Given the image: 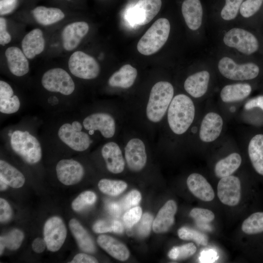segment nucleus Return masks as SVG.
Returning <instances> with one entry per match:
<instances>
[{"label": "nucleus", "instance_id": "nucleus-11", "mask_svg": "<svg viewBox=\"0 0 263 263\" xmlns=\"http://www.w3.org/2000/svg\"><path fill=\"white\" fill-rule=\"evenodd\" d=\"M67 232L66 227L61 218L53 216L49 218L43 228L44 239L47 249L51 252L58 251L65 241Z\"/></svg>", "mask_w": 263, "mask_h": 263}, {"label": "nucleus", "instance_id": "nucleus-30", "mask_svg": "<svg viewBox=\"0 0 263 263\" xmlns=\"http://www.w3.org/2000/svg\"><path fill=\"white\" fill-rule=\"evenodd\" d=\"M251 90V86L247 83L227 85L221 90L220 96L224 102L240 101L246 98Z\"/></svg>", "mask_w": 263, "mask_h": 263}, {"label": "nucleus", "instance_id": "nucleus-37", "mask_svg": "<svg viewBox=\"0 0 263 263\" xmlns=\"http://www.w3.org/2000/svg\"><path fill=\"white\" fill-rule=\"evenodd\" d=\"M178 235L182 240H193L199 245L205 246L208 243V237L207 235L188 227L179 228Z\"/></svg>", "mask_w": 263, "mask_h": 263}, {"label": "nucleus", "instance_id": "nucleus-46", "mask_svg": "<svg viewBox=\"0 0 263 263\" xmlns=\"http://www.w3.org/2000/svg\"><path fill=\"white\" fill-rule=\"evenodd\" d=\"M115 220H100L96 222L93 226V231L96 233L114 232Z\"/></svg>", "mask_w": 263, "mask_h": 263}, {"label": "nucleus", "instance_id": "nucleus-8", "mask_svg": "<svg viewBox=\"0 0 263 263\" xmlns=\"http://www.w3.org/2000/svg\"><path fill=\"white\" fill-rule=\"evenodd\" d=\"M218 67L224 77L233 80L252 79L256 77L260 72L259 66L254 63L239 64L227 56L223 57L220 60Z\"/></svg>", "mask_w": 263, "mask_h": 263}, {"label": "nucleus", "instance_id": "nucleus-50", "mask_svg": "<svg viewBox=\"0 0 263 263\" xmlns=\"http://www.w3.org/2000/svg\"><path fill=\"white\" fill-rule=\"evenodd\" d=\"M71 263H96L97 260L94 257L85 253H78L75 256Z\"/></svg>", "mask_w": 263, "mask_h": 263}, {"label": "nucleus", "instance_id": "nucleus-10", "mask_svg": "<svg viewBox=\"0 0 263 263\" xmlns=\"http://www.w3.org/2000/svg\"><path fill=\"white\" fill-rule=\"evenodd\" d=\"M223 41L228 47L236 49L240 52L250 55L259 48L256 37L250 32L239 28L229 30L224 35Z\"/></svg>", "mask_w": 263, "mask_h": 263}, {"label": "nucleus", "instance_id": "nucleus-40", "mask_svg": "<svg viewBox=\"0 0 263 263\" xmlns=\"http://www.w3.org/2000/svg\"><path fill=\"white\" fill-rule=\"evenodd\" d=\"M244 0H225V4L222 9L221 16L225 20L234 19L238 15Z\"/></svg>", "mask_w": 263, "mask_h": 263}, {"label": "nucleus", "instance_id": "nucleus-52", "mask_svg": "<svg viewBox=\"0 0 263 263\" xmlns=\"http://www.w3.org/2000/svg\"><path fill=\"white\" fill-rule=\"evenodd\" d=\"M46 244L44 239L37 238L33 242L32 247L34 252L37 253H42L45 249Z\"/></svg>", "mask_w": 263, "mask_h": 263}, {"label": "nucleus", "instance_id": "nucleus-17", "mask_svg": "<svg viewBox=\"0 0 263 263\" xmlns=\"http://www.w3.org/2000/svg\"><path fill=\"white\" fill-rule=\"evenodd\" d=\"M8 67L15 76H22L29 71V63L22 50L16 46L8 47L5 52Z\"/></svg>", "mask_w": 263, "mask_h": 263}, {"label": "nucleus", "instance_id": "nucleus-15", "mask_svg": "<svg viewBox=\"0 0 263 263\" xmlns=\"http://www.w3.org/2000/svg\"><path fill=\"white\" fill-rule=\"evenodd\" d=\"M125 156L129 168L133 171L142 169L147 162V154L143 142L138 138L131 139L125 147Z\"/></svg>", "mask_w": 263, "mask_h": 263}, {"label": "nucleus", "instance_id": "nucleus-4", "mask_svg": "<svg viewBox=\"0 0 263 263\" xmlns=\"http://www.w3.org/2000/svg\"><path fill=\"white\" fill-rule=\"evenodd\" d=\"M170 29L168 19L162 18L156 20L138 42V51L146 56L157 52L167 42Z\"/></svg>", "mask_w": 263, "mask_h": 263}, {"label": "nucleus", "instance_id": "nucleus-3", "mask_svg": "<svg viewBox=\"0 0 263 263\" xmlns=\"http://www.w3.org/2000/svg\"><path fill=\"white\" fill-rule=\"evenodd\" d=\"M10 144L13 151L27 163H38L42 157L40 142L36 136L27 131L17 130L10 136Z\"/></svg>", "mask_w": 263, "mask_h": 263}, {"label": "nucleus", "instance_id": "nucleus-1", "mask_svg": "<svg viewBox=\"0 0 263 263\" xmlns=\"http://www.w3.org/2000/svg\"><path fill=\"white\" fill-rule=\"evenodd\" d=\"M194 115L195 107L188 96L179 94L172 98L168 111V121L174 133H185L193 122Z\"/></svg>", "mask_w": 263, "mask_h": 263}, {"label": "nucleus", "instance_id": "nucleus-43", "mask_svg": "<svg viewBox=\"0 0 263 263\" xmlns=\"http://www.w3.org/2000/svg\"><path fill=\"white\" fill-rule=\"evenodd\" d=\"M142 216V208L140 207H134L124 214L123 218L124 224L127 228H132L139 222Z\"/></svg>", "mask_w": 263, "mask_h": 263}, {"label": "nucleus", "instance_id": "nucleus-9", "mask_svg": "<svg viewBox=\"0 0 263 263\" xmlns=\"http://www.w3.org/2000/svg\"><path fill=\"white\" fill-rule=\"evenodd\" d=\"M161 5V0H139L127 9V20L132 25L147 24L158 13Z\"/></svg>", "mask_w": 263, "mask_h": 263}, {"label": "nucleus", "instance_id": "nucleus-34", "mask_svg": "<svg viewBox=\"0 0 263 263\" xmlns=\"http://www.w3.org/2000/svg\"><path fill=\"white\" fill-rule=\"evenodd\" d=\"M24 235L19 229H13L7 234L0 237V255L3 253L5 247L14 250L18 249L21 245Z\"/></svg>", "mask_w": 263, "mask_h": 263}, {"label": "nucleus", "instance_id": "nucleus-55", "mask_svg": "<svg viewBox=\"0 0 263 263\" xmlns=\"http://www.w3.org/2000/svg\"><path fill=\"white\" fill-rule=\"evenodd\" d=\"M9 186L7 184H6L2 180L0 179V191H4L8 188Z\"/></svg>", "mask_w": 263, "mask_h": 263}, {"label": "nucleus", "instance_id": "nucleus-35", "mask_svg": "<svg viewBox=\"0 0 263 263\" xmlns=\"http://www.w3.org/2000/svg\"><path fill=\"white\" fill-rule=\"evenodd\" d=\"M242 231L249 235L263 232V212L252 214L246 218L242 225Z\"/></svg>", "mask_w": 263, "mask_h": 263}, {"label": "nucleus", "instance_id": "nucleus-14", "mask_svg": "<svg viewBox=\"0 0 263 263\" xmlns=\"http://www.w3.org/2000/svg\"><path fill=\"white\" fill-rule=\"evenodd\" d=\"M82 125L88 131H99L105 138L112 137L115 132V123L112 115L105 113L91 114L84 118Z\"/></svg>", "mask_w": 263, "mask_h": 263}, {"label": "nucleus", "instance_id": "nucleus-21", "mask_svg": "<svg viewBox=\"0 0 263 263\" xmlns=\"http://www.w3.org/2000/svg\"><path fill=\"white\" fill-rule=\"evenodd\" d=\"M45 40L42 31L35 28L28 33L21 41V49L28 59H33L44 50Z\"/></svg>", "mask_w": 263, "mask_h": 263}, {"label": "nucleus", "instance_id": "nucleus-18", "mask_svg": "<svg viewBox=\"0 0 263 263\" xmlns=\"http://www.w3.org/2000/svg\"><path fill=\"white\" fill-rule=\"evenodd\" d=\"M223 121L221 116L217 113L210 112L204 117L200 127L199 137L205 142L215 140L220 135Z\"/></svg>", "mask_w": 263, "mask_h": 263}, {"label": "nucleus", "instance_id": "nucleus-41", "mask_svg": "<svg viewBox=\"0 0 263 263\" xmlns=\"http://www.w3.org/2000/svg\"><path fill=\"white\" fill-rule=\"evenodd\" d=\"M263 0H245L242 2L239 12L244 18H248L255 15L260 9Z\"/></svg>", "mask_w": 263, "mask_h": 263}, {"label": "nucleus", "instance_id": "nucleus-38", "mask_svg": "<svg viewBox=\"0 0 263 263\" xmlns=\"http://www.w3.org/2000/svg\"><path fill=\"white\" fill-rule=\"evenodd\" d=\"M96 198V195L93 191H83L73 200L71 205L72 208L75 211H80L94 204Z\"/></svg>", "mask_w": 263, "mask_h": 263}, {"label": "nucleus", "instance_id": "nucleus-33", "mask_svg": "<svg viewBox=\"0 0 263 263\" xmlns=\"http://www.w3.org/2000/svg\"><path fill=\"white\" fill-rule=\"evenodd\" d=\"M242 158L237 153H232L220 160L215 165L214 171L217 177L222 178L231 175L240 166Z\"/></svg>", "mask_w": 263, "mask_h": 263}, {"label": "nucleus", "instance_id": "nucleus-5", "mask_svg": "<svg viewBox=\"0 0 263 263\" xmlns=\"http://www.w3.org/2000/svg\"><path fill=\"white\" fill-rule=\"evenodd\" d=\"M82 128L78 121L64 123L58 130V137L71 149L76 151H85L92 141L89 135L82 131Z\"/></svg>", "mask_w": 263, "mask_h": 263}, {"label": "nucleus", "instance_id": "nucleus-45", "mask_svg": "<svg viewBox=\"0 0 263 263\" xmlns=\"http://www.w3.org/2000/svg\"><path fill=\"white\" fill-rule=\"evenodd\" d=\"M141 199V195L137 190H132L127 194L123 198L122 205L124 209L137 205Z\"/></svg>", "mask_w": 263, "mask_h": 263}, {"label": "nucleus", "instance_id": "nucleus-20", "mask_svg": "<svg viewBox=\"0 0 263 263\" xmlns=\"http://www.w3.org/2000/svg\"><path fill=\"white\" fill-rule=\"evenodd\" d=\"M177 205L172 200L168 201L160 208L152 223V229L157 233L167 231L174 222Z\"/></svg>", "mask_w": 263, "mask_h": 263}, {"label": "nucleus", "instance_id": "nucleus-19", "mask_svg": "<svg viewBox=\"0 0 263 263\" xmlns=\"http://www.w3.org/2000/svg\"><path fill=\"white\" fill-rule=\"evenodd\" d=\"M101 154L109 171L117 174L123 171L125 161L122 151L116 143L110 142L104 145Z\"/></svg>", "mask_w": 263, "mask_h": 263}, {"label": "nucleus", "instance_id": "nucleus-25", "mask_svg": "<svg viewBox=\"0 0 263 263\" xmlns=\"http://www.w3.org/2000/svg\"><path fill=\"white\" fill-rule=\"evenodd\" d=\"M20 107V101L9 84L0 81V112L7 114L17 112Z\"/></svg>", "mask_w": 263, "mask_h": 263}, {"label": "nucleus", "instance_id": "nucleus-39", "mask_svg": "<svg viewBox=\"0 0 263 263\" xmlns=\"http://www.w3.org/2000/svg\"><path fill=\"white\" fill-rule=\"evenodd\" d=\"M196 249L193 243H189L181 246L173 247L168 253V256L174 260L185 259L193 255Z\"/></svg>", "mask_w": 263, "mask_h": 263}, {"label": "nucleus", "instance_id": "nucleus-16", "mask_svg": "<svg viewBox=\"0 0 263 263\" xmlns=\"http://www.w3.org/2000/svg\"><path fill=\"white\" fill-rule=\"evenodd\" d=\"M89 30V26L85 21H75L67 24L61 34L63 48L67 51L76 49Z\"/></svg>", "mask_w": 263, "mask_h": 263}, {"label": "nucleus", "instance_id": "nucleus-48", "mask_svg": "<svg viewBox=\"0 0 263 263\" xmlns=\"http://www.w3.org/2000/svg\"><path fill=\"white\" fill-rule=\"evenodd\" d=\"M11 40V36L7 31V23L5 18H0V44L5 45Z\"/></svg>", "mask_w": 263, "mask_h": 263}, {"label": "nucleus", "instance_id": "nucleus-24", "mask_svg": "<svg viewBox=\"0 0 263 263\" xmlns=\"http://www.w3.org/2000/svg\"><path fill=\"white\" fill-rule=\"evenodd\" d=\"M209 78V74L207 71H202L192 74L185 80V90L192 96L195 98L200 97L207 91Z\"/></svg>", "mask_w": 263, "mask_h": 263}, {"label": "nucleus", "instance_id": "nucleus-47", "mask_svg": "<svg viewBox=\"0 0 263 263\" xmlns=\"http://www.w3.org/2000/svg\"><path fill=\"white\" fill-rule=\"evenodd\" d=\"M12 210L8 202L1 198L0 199V222L5 223L12 218Z\"/></svg>", "mask_w": 263, "mask_h": 263}, {"label": "nucleus", "instance_id": "nucleus-6", "mask_svg": "<svg viewBox=\"0 0 263 263\" xmlns=\"http://www.w3.org/2000/svg\"><path fill=\"white\" fill-rule=\"evenodd\" d=\"M41 83L47 91L69 95L75 90V83L71 75L65 70L54 68L48 70L43 75Z\"/></svg>", "mask_w": 263, "mask_h": 263}, {"label": "nucleus", "instance_id": "nucleus-22", "mask_svg": "<svg viewBox=\"0 0 263 263\" xmlns=\"http://www.w3.org/2000/svg\"><path fill=\"white\" fill-rule=\"evenodd\" d=\"M187 184L189 191L198 199L205 202L214 199L215 195L212 187L202 175L191 174L187 179Z\"/></svg>", "mask_w": 263, "mask_h": 263}, {"label": "nucleus", "instance_id": "nucleus-23", "mask_svg": "<svg viewBox=\"0 0 263 263\" xmlns=\"http://www.w3.org/2000/svg\"><path fill=\"white\" fill-rule=\"evenodd\" d=\"M182 13L186 23L192 30L198 29L202 22L203 7L200 0H185Z\"/></svg>", "mask_w": 263, "mask_h": 263}, {"label": "nucleus", "instance_id": "nucleus-27", "mask_svg": "<svg viewBox=\"0 0 263 263\" xmlns=\"http://www.w3.org/2000/svg\"><path fill=\"white\" fill-rule=\"evenodd\" d=\"M69 226L79 249L86 253L95 252L96 248L94 240L80 222L73 218L70 220Z\"/></svg>", "mask_w": 263, "mask_h": 263}, {"label": "nucleus", "instance_id": "nucleus-2", "mask_svg": "<svg viewBox=\"0 0 263 263\" xmlns=\"http://www.w3.org/2000/svg\"><path fill=\"white\" fill-rule=\"evenodd\" d=\"M174 89L167 81H159L152 87L146 108V115L152 122L161 120L173 98Z\"/></svg>", "mask_w": 263, "mask_h": 263}, {"label": "nucleus", "instance_id": "nucleus-36", "mask_svg": "<svg viewBox=\"0 0 263 263\" xmlns=\"http://www.w3.org/2000/svg\"><path fill=\"white\" fill-rule=\"evenodd\" d=\"M99 189L103 193L110 196H117L127 188V183L121 180L102 179L98 184Z\"/></svg>", "mask_w": 263, "mask_h": 263}, {"label": "nucleus", "instance_id": "nucleus-54", "mask_svg": "<svg viewBox=\"0 0 263 263\" xmlns=\"http://www.w3.org/2000/svg\"><path fill=\"white\" fill-rule=\"evenodd\" d=\"M108 210L112 214L117 216L119 215L121 211L119 204L114 202L110 203L109 205Z\"/></svg>", "mask_w": 263, "mask_h": 263}, {"label": "nucleus", "instance_id": "nucleus-26", "mask_svg": "<svg viewBox=\"0 0 263 263\" xmlns=\"http://www.w3.org/2000/svg\"><path fill=\"white\" fill-rule=\"evenodd\" d=\"M98 244L109 255L121 261L127 260L130 256L127 247L116 239L107 235H100L97 239Z\"/></svg>", "mask_w": 263, "mask_h": 263}, {"label": "nucleus", "instance_id": "nucleus-7", "mask_svg": "<svg viewBox=\"0 0 263 263\" xmlns=\"http://www.w3.org/2000/svg\"><path fill=\"white\" fill-rule=\"evenodd\" d=\"M69 71L74 76L83 79H92L99 75L100 67L96 60L86 53L77 51L68 60Z\"/></svg>", "mask_w": 263, "mask_h": 263}, {"label": "nucleus", "instance_id": "nucleus-42", "mask_svg": "<svg viewBox=\"0 0 263 263\" xmlns=\"http://www.w3.org/2000/svg\"><path fill=\"white\" fill-rule=\"evenodd\" d=\"M190 216L199 225L212 221L215 216L210 210L202 208H194L190 212Z\"/></svg>", "mask_w": 263, "mask_h": 263}, {"label": "nucleus", "instance_id": "nucleus-29", "mask_svg": "<svg viewBox=\"0 0 263 263\" xmlns=\"http://www.w3.org/2000/svg\"><path fill=\"white\" fill-rule=\"evenodd\" d=\"M32 15L39 24L48 26L55 24L65 18L63 11L57 8L39 6L32 11Z\"/></svg>", "mask_w": 263, "mask_h": 263}, {"label": "nucleus", "instance_id": "nucleus-51", "mask_svg": "<svg viewBox=\"0 0 263 263\" xmlns=\"http://www.w3.org/2000/svg\"><path fill=\"white\" fill-rule=\"evenodd\" d=\"M256 107L259 108L263 111V95H260L249 100L244 105V108L247 110Z\"/></svg>", "mask_w": 263, "mask_h": 263}, {"label": "nucleus", "instance_id": "nucleus-44", "mask_svg": "<svg viewBox=\"0 0 263 263\" xmlns=\"http://www.w3.org/2000/svg\"><path fill=\"white\" fill-rule=\"evenodd\" d=\"M153 223V217L149 213H145L141 217L137 227L138 234L141 237H146L150 231Z\"/></svg>", "mask_w": 263, "mask_h": 263}, {"label": "nucleus", "instance_id": "nucleus-53", "mask_svg": "<svg viewBox=\"0 0 263 263\" xmlns=\"http://www.w3.org/2000/svg\"><path fill=\"white\" fill-rule=\"evenodd\" d=\"M217 259L216 253L212 249L204 251L201 254L200 260L201 262H213Z\"/></svg>", "mask_w": 263, "mask_h": 263}, {"label": "nucleus", "instance_id": "nucleus-13", "mask_svg": "<svg viewBox=\"0 0 263 263\" xmlns=\"http://www.w3.org/2000/svg\"><path fill=\"white\" fill-rule=\"evenodd\" d=\"M56 176L58 180L66 186L79 182L84 175V169L78 161L72 159H64L56 164Z\"/></svg>", "mask_w": 263, "mask_h": 263}, {"label": "nucleus", "instance_id": "nucleus-12", "mask_svg": "<svg viewBox=\"0 0 263 263\" xmlns=\"http://www.w3.org/2000/svg\"><path fill=\"white\" fill-rule=\"evenodd\" d=\"M241 189L240 179L231 175L221 178L217 185V195L223 204L235 206L240 200Z\"/></svg>", "mask_w": 263, "mask_h": 263}, {"label": "nucleus", "instance_id": "nucleus-49", "mask_svg": "<svg viewBox=\"0 0 263 263\" xmlns=\"http://www.w3.org/2000/svg\"><path fill=\"white\" fill-rule=\"evenodd\" d=\"M17 4L18 0H0V15H5L10 13L15 9Z\"/></svg>", "mask_w": 263, "mask_h": 263}, {"label": "nucleus", "instance_id": "nucleus-31", "mask_svg": "<svg viewBox=\"0 0 263 263\" xmlns=\"http://www.w3.org/2000/svg\"><path fill=\"white\" fill-rule=\"evenodd\" d=\"M0 179L15 188L22 187L25 181L24 176L19 170L3 160H0Z\"/></svg>", "mask_w": 263, "mask_h": 263}, {"label": "nucleus", "instance_id": "nucleus-32", "mask_svg": "<svg viewBox=\"0 0 263 263\" xmlns=\"http://www.w3.org/2000/svg\"><path fill=\"white\" fill-rule=\"evenodd\" d=\"M248 152L253 168L263 175V134H257L251 139Z\"/></svg>", "mask_w": 263, "mask_h": 263}, {"label": "nucleus", "instance_id": "nucleus-28", "mask_svg": "<svg viewBox=\"0 0 263 263\" xmlns=\"http://www.w3.org/2000/svg\"><path fill=\"white\" fill-rule=\"evenodd\" d=\"M137 75L136 68L130 64H125L110 76L108 84L112 87L127 89L133 84Z\"/></svg>", "mask_w": 263, "mask_h": 263}]
</instances>
